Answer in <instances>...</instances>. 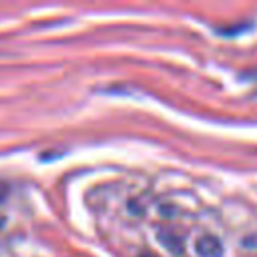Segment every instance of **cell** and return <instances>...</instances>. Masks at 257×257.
I'll return each instance as SVG.
<instances>
[{"label": "cell", "instance_id": "obj_1", "mask_svg": "<svg viewBox=\"0 0 257 257\" xmlns=\"http://www.w3.org/2000/svg\"><path fill=\"white\" fill-rule=\"evenodd\" d=\"M195 249L199 257H221L223 255V243L215 235H201L195 243Z\"/></svg>", "mask_w": 257, "mask_h": 257}, {"label": "cell", "instance_id": "obj_6", "mask_svg": "<svg viewBox=\"0 0 257 257\" xmlns=\"http://www.w3.org/2000/svg\"><path fill=\"white\" fill-rule=\"evenodd\" d=\"M2 225H4V217H0V229H2Z\"/></svg>", "mask_w": 257, "mask_h": 257}, {"label": "cell", "instance_id": "obj_3", "mask_svg": "<svg viewBox=\"0 0 257 257\" xmlns=\"http://www.w3.org/2000/svg\"><path fill=\"white\" fill-rule=\"evenodd\" d=\"M247 76H249V78H251V80L255 82V90H253V94L257 96V68H255V70H251V72H249Z\"/></svg>", "mask_w": 257, "mask_h": 257}, {"label": "cell", "instance_id": "obj_5", "mask_svg": "<svg viewBox=\"0 0 257 257\" xmlns=\"http://www.w3.org/2000/svg\"><path fill=\"white\" fill-rule=\"evenodd\" d=\"M4 197H6V187H4V185H0V201H2Z\"/></svg>", "mask_w": 257, "mask_h": 257}, {"label": "cell", "instance_id": "obj_4", "mask_svg": "<svg viewBox=\"0 0 257 257\" xmlns=\"http://www.w3.org/2000/svg\"><path fill=\"white\" fill-rule=\"evenodd\" d=\"M139 257H157V255H155V253H151V251H143Z\"/></svg>", "mask_w": 257, "mask_h": 257}, {"label": "cell", "instance_id": "obj_2", "mask_svg": "<svg viewBox=\"0 0 257 257\" xmlns=\"http://www.w3.org/2000/svg\"><path fill=\"white\" fill-rule=\"evenodd\" d=\"M159 239L171 249V251H181V243H179V239L177 237H173V235H167V233H161L159 235Z\"/></svg>", "mask_w": 257, "mask_h": 257}]
</instances>
